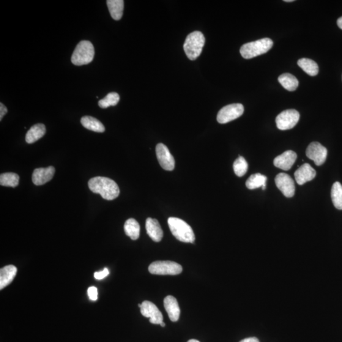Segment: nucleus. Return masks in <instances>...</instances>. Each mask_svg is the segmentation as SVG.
Listing matches in <instances>:
<instances>
[{
	"label": "nucleus",
	"mask_w": 342,
	"mask_h": 342,
	"mask_svg": "<svg viewBox=\"0 0 342 342\" xmlns=\"http://www.w3.org/2000/svg\"><path fill=\"white\" fill-rule=\"evenodd\" d=\"M156 154L160 165L166 171H171L175 168V160L165 145L158 143L156 147Z\"/></svg>",
	"instance_id": "nucleus-10"
},
{
	"label": "nucleus",
	"mask_w": 342,
	"mask_h": 342,
	"mask_svg": "<svg viewBox=\"0 0 342 342\" xmlns=\"http://www.w3.org/2000/svg\"><path fill=\"white\" fill-rule=\"evenodd\" d=\"M248 163L244 157L239 156V157L235 161L233 169L235 174L237 176L242 177L247 173L248 170Z\"/></svg>",
	"instance_id": "nucleus-29"
},
{
	"label": "nucleus",
	"mask_w": 342,
	"mask_h": 342,
	"mask_svg": "<svg viewBox=\"0 0 342 342\" xmlns=\"http://www.w3.org/2000/svg\"><path fill=\"white\" fill-rule=\"evenodd\" d=\"M56 169L53 166H49L46 168L35 169L32 174V182L37 186L45 184L53 178Z\"/></svg>",
	"instance_id": "nucleus-14"
},
{
	"label": "nucleus",
	"mask_w": 342,
	"mask_h": 342,
	"mask_svg": "<svg viewBox=\"0 0 342 342\" xmlns=\"http://www.w3.org/2000/svg\"><path fill=\"white\" fill-rule=\"evenodd\" d=\"M294 176L297 184L303 185L313 180L316 176V172L309 164H304L295 172Z\"/></svg>",
	"instance_id": "nucleus-15"
},
{
	"label": "nucleus",
	"mask_w": 342,
	"mask_h": 342,
	"mask_svg": "<svg viewBox=\"0 0 342 342\" xmlns=\"http://www.w3.org/2000/svg\"><path fill=\"white\" fill-rule=\"evenodd\" d=\"M188 342H200L198 340H195V339H191V340H189Z\"/></svg>",
	"instance_id": "nucleus-35"
},
{
	"label": "nucleus",
	"mask_w": 342,
	"mask_h": 342,
	"mask_svg": "<svg viewBox=\"0 0 342 342\" xmlns=\"http://www.w3.org/2000/svg\"><path fill=\"white\" fill-rule=\"evenodd\" d=\"M94 56L95 49L93 44L89 41H81L73 52L71 62L74 65L81 66L91 63Z\"/></svg>",
	"instance_id": "nucleus-5"
},
{
	"label": "nucleus",
	"mask_w": 342,
	"mask_h": 342,
	"mask_svg": "<svg viewBox=\"0 0 342 342\" xmlns=\"http://www.w3.org/2000/svg\"><path fill=\"white\" fill-rule=\"evenodd\" d=\"M149 272L156 275H177L182 273V265L172 261H155L149 267Z\"/></svg>",
	"instance_id": "nucleus-6"
},
{
	"label": "nucleus",
	"mask_w": 342,
	"mask_h": 342,
	"mask_svg": "<svg viewBox=\"0 0 342 342\" xmlns=\"http://www.w3.org/2000/svg\"><path fill=\"white\" fill-rule=\"evenodd\" d=\"M205 42L203 34L200 31H194L186 38L184 43V50L188 58L195 60L201 56Z\"/></svg>",
	"instance_id": "nucleus-4"
},
{
	"label": "nucleus",
	"mask_w": 342,
	"mask_h": 342,
	"mask_svg": "<svg viewBox=\"0 0 342 342\" xmlns=\"http://www.w3.org/2000/svg\"><path fill=\"white\" fill-rule=\"evenodd\" d=\"M337 25L339 28L342 29V17L339 18L337 20Z\"/></svg>",
	"instance_id": "nucleus-34"
},
{
	"label": "nucleus",
	"mask_w": 342,
	"mask_h": 342,
	"mask_svg": "<svg viewBox=\"0 0 342 342\" xmlns=\"http://www.w3.org/2000/svg\"><path fill=\"white\" fill-rule=\"evenodd\" d=\"M278 81L284 89L294 92L299 86V81L295 76L290 73H284L278 78Z\"/></svg>",
	"instance_id": "nucleus-22"
},
{
	"label": "nucleus",
	"mask_w": 342,
	"mask_h": 342,
	"mask_svg": "<svg viewBox=\"0 0 342 342\" xmlns=\"http://www.w3.org/2000/svg\"><path fill=\"white\" fill-rule=\"evenodd\" d=\"M276 187L287 198H291L295 195V183L290 175L280 173L275 177Z\"/></svg>",
	"instance_id": "nucleus-11"
},
{
	"label": "nucleus",
	"mask_w": 342,
	"mask_h": 342,
	"mask_svg": "<svg viewBox=\"0 0 342 342\" xmlns=\"http://www.w3.org/2000/svg\"><path fill=\"white\" fill-rule=\"evenodd\" d=\"M284 2H294V0H284Z\"/></svg>",
	"instance_id": "nucleus-37"
},
{
	"label": "nucleus",
	"mask_w": 342,
	"mask_h": 342,
	"mask_svg": "<svg viewBox=\"0 0 342 342\" xmlns=\"http://www.w3.org/2000/svg\"><path fill=\"white\" fill-rule=\"evenodd\" d=\"M124 228L125 235L131 239L136 240L138 239L140 235V226L135 219H129L125 221Z\"/></svg>",
	"instance_id": "nucleus-24"
},
{
	"label": "nucleus",
	"mask_w": 342,
	"mask_h": 342,
	"mask_svg": "<svg viewBox=\"0 0 342 342\" xmlns=\"http://www.w3.org/2000/svg\"><path fill=\"white\" fill-rule=\"evenodd\" d=\"M87 295H88L90 300L94 301L97 300L98 299L97 289L95 286L89 287V288L87 289Z\"/></svg>",
	"instance_id": "nucleus-30"
},
{
	"label": "nucleus",
	"mask_w": 342,
	"mask_h": 342,
	"mask_svg": "<svg viewBox=\"0 0 342 342\" xmlns=\"http://www.w3.org/2000/svg\"><path fill=\"white\" fill-rule=\"evenodd\" d=\"M19 183V175L13 172H6L0 176V185L4 187L15 188Z\"/></svg>",
	"instance_id": "nucleus-27"
},
{
	"label": "nucleus",
	"mask_w": 342,
	"mask_h": 342,
	"mask_svg": "<svg viewBox=\"0 0 342 342\" xmlns=\"http://www.w3.org/2000/svg\"><path fill=\"white\" fill-rule=\"evenodd\" d=\"M46 133L45 125L43 124H37L30 128L27 131L26 136V141L27 143L31 144L39 140Z\"/></svg>",
	"instance_id": "nucleus-19"
},
{
	"label": "nucleus",
	"mask_w": 342,
	"mask_h": 342,
	"mask_svg": "<svg viewBox=\"0 0 342 342\" xmlns=\"http://www.w3.org/2000/svg\"><path fill=\"white\" fill-rule=\"evenodd\" d=\"M106 4L112 17L116 21L121 19L124 11V2L123 0H108Z\"/></svg>",
	"instance_id": "nucleus-20"
},
{
	"label": "nucleus",
	"mask_w": 342,
	"mask_h": 342,
	"mask_svg": "<svg viewBox=\"0 0 342 342\" xmlns=\"http://www.w3.org/2000/svg\"><path fill=\"white\" fill-rule=\"evenodd\" d=\"M297 155L292 150H287L274 160V165L283 171H289L297 160Z\"/></svg>",
	"instance_id": "nucleus-13"
},
{
	"label": "nucleus",
	"mask_w": 342,
	"mask_h": 342,
	"mask_svg": "<svg viewBox=\"0 0 342 342\" xmlns=\"http://www.w3.org/2000/svg\"><path fill=\"white\" fill-rule=\"evenodd\" d=\"M273 42L270 38L262 39L244 44L240 48V54L245 59H253L267 53L273 47Z\"/></svg>",
	"instance_id": "nucleus-3"
},
{
	"label": "nucleus",
	"mask_w": 342,
	"mask_h": 342,
	"mask_svg": "<svg viewBox=\"0 0 342 342\" xmlns=\"http://www.w3.org/2000/svg\"><path fill=\"white\" fill-rule=\"evenodd\" d=\"M300 114L294 109L284 111L276 117V127L280 130H289L294 128L299 121Z\"/></svg>",
	"instance_id": "nucleus-7"
},
{
	"label": "nucleus",
	"mask_w": 342,
	"mask_h": 342,
	"mask_svg": "<svg viewBox=\"0 0 342 342\" xmlns=\"http://www.w3.org/2000/svg\"><path fill=\"white\" fill-rule=\"evenodd\" d=\"M81 124L90 131L97 133L105 132V128L102 122L91 116H84L81 119Z\"/></svg>",
	"instance_id": "nucleus-21"
},
{
	"label": "nucleus",
	"mask_w": 342,
	"mask_h": 342,
	"mask_svg": "<svg viewBox=\"0 0 342 342\" xmlns=\"http://www.w3.org/2000/svg\"><path fill=\"white\" fill-rule=\"evenodd\" d=\"M168 225L172 234L180 242L192 243L195 242L193 229L185 221L177 218H169Z\"/></svg>",
	"instance_id": "nucleus-2"
},
{
	"label": "nucleus",
	"mask_w": 342,
	"mask_h": 342,
	"mask_svg": "<svg viewBox=\"0 0 342 342\" xmlns=\"http://www.w3.org/2000/svg\"><path fill=\"white\" fill-rule=\"evenodd\" d=\"M160 326H161V327H166V324H165V323H164V322H161V324H160Z\"/></svg>",
	"instance_id": "nucleus-36"
},
{
	"label": "nucleus",
	"mask_w": 342,
	"mask_h": 342,
	"mask_svg": "<svg viewBox=\"0 0 342 342\" xmlns=\"http://www.w3.org/2000/svg\"><path fill=\"white\" fill-rule=\"evenodd\" d=\"M8 112V109L2 103H0V120L5 116Z\"/></svg>",
	"instance_id": "nucleus-32"
},
{
	"label": "nucleus",
	"mask_w": 342,
	"mask_h": 342,
	"mask_svg": "<svg viewBox=\"0 0 342 342\" xmlns=\"http://www.w3.org/2000/svg\"><path fill=\"white\" fill-rule=\"evenodd\" d=\"M90 190L95 193L100 194L102 198L112 201L119 195L120 190L114 181L105 177H95L88 182Z\"/></svg>",
	"instance_id": "nucleus-1"
},
{
	"label": "nucleus",
	"mask_w": 342,
	"mask_h": 342,
	"mask_svg": "<svg viewBox=\"0 0 342 342\" xmlns=\"http://www.w3.org/2000/svg\"><path fill=\"white\" fill-rule=\"evenodd\" d=\"M120 100V97L119 94L117 93H110L106 96L103 99L100 100L98 102V105L100 108L106 109L111 106H116L119 103Z\"/></svg>",
	"instance_id": "nucleus-28"
},
{
	"label": "nucleus",
	"mask_w": 342,
	"mask_h": 342,
	"mask_svg": "<svg viewBox=\"0 0 342 342\" xmlns=\"http://www.w3.org/2000/svg\"><path fill=\"white\" fill-rule=\"evenodd\" d=\"M266 176L260 173L251 175L250 177L246 182V187L249 190H254V189L262 187V190H265L266 188Z\"/></svg>",
	"instance_id": "nucleus-23"
},
{
	"label": "nucleus",
	"mask_w": 342,
	"mask_h": 342,
	"mask_svg": "<svg viewBox=\"0 0 342 342\" xmlns=\"http://www.w3.org/2000/svg\"><path fill=\"white\" fill-rule=\"evenodd\" d=\"M328 150L318 142H313L306 150V155L317 166H321L327 160Z\"/></svg>",
	"instance_id": "nucleus-9"
},
{
	"label": "nucleus",
	"mask_w": 342,
	"mask_h": 342,
	"mask_svg": "<svg viewBox=\"0 0 342 342\" xmlns=\"http://www.w3.org/2000/svg\"><path fill=\"white\" fill-rule=\"evenodd\" d=\"M17 269L15 265H9L0 270V290H3L12 282L17 275Z\"/></svg>",
	"instance_id": "nucleus-18"
},
{
	"label": "nucleus",
	"mask_w": 342,
	"mask_h": 342,
	"mask_svg": "<svg viewBox=\"0 0 342 342\" xmlns=\"http://www.w3.org/2000/svg\"><path fill=\"white\" fill-rule=\"evenodd\" d=\"M147 234L155 242H159L163 238V231L159 223L155 219L147 218L146 221Z\"/></svg>",
	"instance_id": "nucleus-17"
},
{
	"label": "nucleus",
	"mask_w": 342,
	"mask_h": 342,
	"mask_svg": "<svg viewBox=\"0 0 342 342\" xmlns=\"http://www.w3.org/2000/svg\"><path fill=\"white\" fill-rule=\"evenodd\" d=\"M164 305L171 321L172 322L178 321L181 312L178 302L176 298L169 295L164 299Z\"/></svg>",
	"instance_id": "nucleus-16"
},
{
	"label": "nucleus",
	"mask_w": 342,
	"mask_h": 342,
	"mask_svg": "<svg viewBox=\"0 0 342 342\" xmlns=\"http://www.w3.org/2000/svg\"><path fill=\"white\" fill-rule=\"evenodd\" d=\"M298 65L311 76H315L319 73V67L317 63L314 60L303 58L298 60Z\"/></svg>",
	"instance_id": "nucleus-25"
},
{
	"label": "nucleus",
	"mask_w": 342,
	"mask_h": 342,
	"mask_svg": "<svg viewBox=\"0 0 342 342\" xmlns=\"http://www.w3.org/2000/svg\"><path fill=\"white\" fill-rule=\"evenodd\" d=\"M141 313L142 315L150 318V322L154 325H160L163 322V316L158 310L157 306L150 301H144L141 303Z\"/></svg>",
	"instance_id": "nucleus-12"
},
{
	"label": "nucleus",
	"mask_w": 342,
	"mask_h": 342,
	"mask_svg": "<svg viewBox=\"0 0 342 342\" xmlns=\"http://www.w3.org/2000/svg\"><path fill=\"white\" fill-rule=\"evenodd\" d=\"M333 204L336 209L342 210V186L339 182L333 185L331 191Z\"/></svg>",
	"instance_id": "nucleus-26"
},
{
	"label": "nucleus",
	"mask_w": 342,
	"mask_h": 342,
	"mask_svg": "<svg viewBox=\"0 0 342 342\" xmlns=\"http://www.w3.org/2000/svg\"><path fill=\"white\" fill-rule=\"evenodd\" d=\"M109 275V271L107 268H105L102 272H96L95 273L94 276L97 280H102L104 278H105L106 276H107Z\"/></svg>",
	"instance_id": "nucleus-31"
},
{
	"label": "nucleus",
	"mask_w": 342,
	"mask_h": 342,
	"mask_svg": "<svg viewBox=\"0 0 342 342\" xmlns=\"http://www.w3.org/2000/svg\"><path fill=\"white\" fill-rule=\"evenodd\" d=\"M240 342H260L258 339L256 337H251L243 339L242 341Z\"/></svg>",
	"instance_id": "nucleus-33"
},
{
	"label": "nucleus",
	"mask_w": 342,
	"mask_h": 342,
	"mask_svg": "<svg viewBox=\"0 0 342 342\" xmlns=\"http://www.w3.org/2000/svg\"><path fill=\"white\" fill-rule=\"evenodd\" d=\"M244 112V106L241 103H233L224 106L218 112L217 120L220 124H226L239 118Z\"/></svg>",
	"instance_id": "nucleus-8"
}]
</instances>
